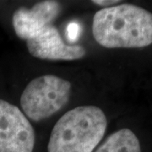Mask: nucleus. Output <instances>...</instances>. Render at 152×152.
<instances>
[{"mask_svg":"<svg viewBox=\"0 0 152 152\" xmlns=\"http://www.w3.org/2000/svg\"><path fill=\"white\" fill-rule=\"evenodd\" d=\"M60 10L59 4L51 0L39 2L31 9H18L12 19L17 37L26 41L34 37L45 26L53 24Z\"/></svg>","mask_w":152,"mask_h":152,"instance_id":"6","label":"nucleus"},{"mask_svg":"<svg viewBox=\"0 0 152 152\" xmlns=\"http://www.w3.org/2000/svg\"><path fill=\"white\" fill-rule=\"evenodd\" d=\"M107 121L96 106H80L67 112L54 125L48 152H93L102 140Z\"/></svg>","mask_w":152,"mask_h":152,"instance_id":"2","label":"nucleus"},{"mask_svg":"<svg viewBox=\"0 0 152 152\" xmlns=\"http://www.w3.org/2000/svg\"><path fill=\"white\" fill-rule=\"evenodd\" d=\"M96 152H141V146L133 131L123 129L112 134Z\"/></svg>","mask_w":152,"mask_h":152,"instance_id":"7","label":"nucleus"},{"mask_svg":"<svg viewBox=\"0 0 152 152\" xmlns=\"http://www.w3.org/2000/svg\"><path fill=\"white\" fill-rule=\"evenodd\" d=\"M70 93L68 80L55 75L40 76L30 82L22 93V110L33 121L48 118L69 102Z\"/></svg>","mask_w":152,"mask_h":152,"instance_id":"3","label":"nucleus"},{"mask_svg":"<svg viewBox=\"0 0 152 152\" xmlns=\"http://www.w3.org/2000/svg\"><path fill=\"white\" fill-rule=\"evenodd\" d=\"M29 53L33 57L48 60H77L86 56V49L80 45H68L54 26H47L26 41Z\"/></svg>","mask_w":152,"mask_h":152,"instance_id":"5","label":"nucleus"},{"mask_svg":"<svg viewBox=\"0 0 152 152\" xmlns=\"http://www.w3.org/2000/svg\"><path fill=\"white\" fill-rule=\"evenodd\" d=\"M95 40L106 48H141L152 44V14L123 4L97 11L93 17Z\"/></svg>","mask_w":152,"mask_h":152,"instance_id":"1","label":"nucleus"},{"mask_svg":"<svg viewBox=\"0 0 152 152\" xmlns=\"http://www.w3.org/2000/svg\"><path fill=\"white\" fill-rule=\"evenodd\" d=\"M119 2L120 1H117V0H114V1H112V0H107V1H105V0H102V1L101 0H95V1H92V3H94L96 5L105 6V7L113 5V4H118Z\"/></svg>","mask_w":152,"mask_h":152,"instance_id":"8","label":"nucleus"},{"mask_svg":"<svg viewBox=\"0 0 152 152\" xmlns=\"http://www.w3.org/2000/svg\"><path fill=\"white\" fill-rule=\"evenodd\" d=\"M35 132L16 106L0 99V152H33Z\"/></svg>","mask_w":152,"mask_h":152,"instance_id":"4","label":"nucleus"}]
</instances>
